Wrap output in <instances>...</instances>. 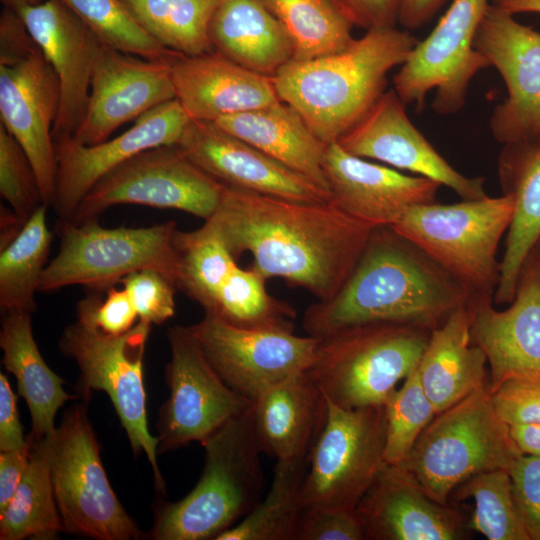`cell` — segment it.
Here are the masks:
<instances>
[{"label": "cell", "mask_w": 540, "mask_h": 540, "mask_svg": "<svg viewBox=\"0 0 540 540\" xmlns=\"http://www.w3.org/2000/svg\"><path fill=\"white\" fill-rule=\"evenodd\" d=\"M204 225L235 258L250 253L252 267L266 279H283L318 301L342 288L373 229L332 201H298L227 187Z\"/></svg>", "instance_id": "1"}, {"label": "cell", "mask_w": 540, "mask_h": 540, "mask_svg": "<svg viewBox=\"0 0 540 540\" xmlns=\"http://www.w3.org/2000/svg\"><path fill=\"white\" fill-rule=\"evenodd\" d=\"M472 296L452 274L392 227L373 228L350 276L303 316L307 335L323 338L367 324L434 330Z\"/></svg>", "instance_id": "2"}, {"label": "cell", "mask_w": 540, "mask_h": 540, "mask_svg": "<svg viewBox=\"0 0 540 540\" xmlns=\"http://www.w3.org/2000/svg\"><path fill=\"white\" fill-rule=\"evenodd\" d=\"M419 40L396 26L367 30L336 53L291 60L273 77L277 94L325 145L338 142L385 92L388 73Z\"/></svg>", "instance_id": "3"}, {"label": "cell", "mask_w": 540, "mask_h": 540, "mask_svg": "<svg viewBox=\"0 0 540 540\" xmlns=\"http://www.w3.org/2000/svg\"><path fill=\"white\" fill-rule=\"evenodd\" d=\"M202 446L205 462L199 481L181 500L157 508L152 539L216 540L244 519L265 494L251 406L223 424Z\"/></svg>", "instance_id": "4"}, {"label": "cell", "mask_w": 540, "mask_h": 540, "mask_svg": "<svg viewBox=\"0 0 540 540\" xmlns=\"http://www.w3.org/2000/svg\"><path fill=\"white\" fill-rule=\"evenodd\" d=\"M430 335L400 324L346 328L318 338L306 373L324 398L341 408L383 406L417 367Z\"/></svg>", "instance_id": "5"}, {"label": "cell", "mask_w": 540, "mask_h": 540, "mask_svg": "<svg viewBox=\"0 0 540 540\" xmlns=\"http://www.w3.org/2000/svg\"><path fill=\"white\" fill-rule=\"evenodd\" d=\"M521 451L497 415L489 386L436 414L420 434L405 469L435 502L447 505L471 476L509 470Z\"/></svg>", "instance_id": "6"}, {"label": "cell", "mask_w": 540, "mask_h": 540, "mask_svg": "<svg viewBox=\"0 0 540 540\" xmlns=\"http://www.w3.org/2000/svg\"><path fill=\"white\" fill-rule=\"evenodd\" d=\"M511 195L411 207L392 226L419 246L470 292L493 299L500 278L497 251L513 218Z\"/></svg>", "instance_id": "7"}, {"label": "cell", "mask_w": 540, "mask_h": 540, "mask_svg": "<svg viewBox=\"0 0 540 540\" xmlns=\"http://www.w3.org/2000/svg\"><path fill=\"white\" fill-rule=\"evenodd\" d=\"M175 221L149 227L105 228L98 220H58L59 250L41 276L39 291L82 285L94 293L114 287L130 273L150 268L176 286L178 255Z\"/></svg>", "instance_id": "8"}, {"label": "cell", "mask_w": 540, "mask_h": 540, "mask_svg": "<svg viewBox=\"0 0 540 540\" xmlns=\"http://www.w3.org/2000/svg\"><path fill=\"white\" fill-rule=\"evenodd\" d=\"M49 439L51 480L64 531L98 540L139 539L113 491L84 403L73 405Z\"/></svg>", "instance_id": "9"}, {"label": "cell", "mask_w": 540, "mask_h": 540, "mask_svg": "<svg viewBox=\"0 0 540 540\" xmlns=\"http://www.w3.org/2000/svg\"><path fill=\"white\" fill-rule=\"evenodd\" d=\"M151 324L139 320L129 331L113 336L79 320L67 326L59 349L80 369L78 391L87 401L94 391L105 392L119 416L135 454L144 452L156 487L165 492L157 455L158 438L148 429L143 357Z\"/></svg>", "instance_id": "10"}, {"label": "cell", "mask_w": 540, "mask_h": 540, "mask_svg": "<svg viewBox=\"0 0 540 540\" xmlns=\"http://www.w3.org/2000/svg\"><path fill=\"white\" fill-rule=\"evenodd\" d=\"M325 401L323 425L309 451L303 508L355 510L385 464V408L345 409Z\"/></svg>", "instance_id": "11"}, {"label": "cell", "mask_w": 540, "mask_h": 540, "mask_svg": "<svg viewBox=\"0 0 540 540\" xmlns=\"http://www.w3.org/2000/svg\"><path fill=\"white\" fill-rule=\"evenodd\" d=\"M223 189L178 145H162L136 154L103 176L69 221L98 220L120 204L176 209L207 220L216 211Z\"/></svg>", "instance_id": "12"}, {"label": "cell", "mask_w": 540, "mask_h": 540, "mask_svg": "<svg viewBox=\"0 0 540 540\" xmlns=\"http://www.w3.org/2000/svg\"><path fill=\"white\" fill-rule=\"evenodd\" d=\"M488 0H453L432 32L419 41L395 75L394 90L403 103L422 107L435 90L432 108L440 115L460 111L469 84L491 67L474 48V39Z\"/></svg>", "instance_id": "13"}, {"label": "cell", "mask_w": 540, "mask_h": 540, "mask_svg": "<svg viewBox=\"0 0 540 540\" xmlns=\"http://www.w3.org/2000/svg\"><path fill=\"white\" fill-rule=\"evenodd\" d=\"M167 338L171 359L165 376L170 396L159 413L158 453L192 442L202 445L252 404L221 379L188 326L170 327Z\"/></svg>", "instance_id": "14"}, {"label": "cell", "mask_w": 540, "mask_h": 540, "mask_svg": "<svg viewBox=\"0 0 540 540\" xmlns=\"http://www.w3.org/2000/svg\"><path fill=\"white\" fill-rule=\"evenodd\" d=\"M188 328L221 379L251 402L306 371L319 341L294 330L234 326L210 313Z\"/></svg>", "instance_id": "15"}, {"label": "cell", "mask_w": 540, "mask_h": 540, "mask_svg": "<svg viewBox=\"0 0 540 540\" xmlns=\"http://www.w3.org/2000/svg\"><path fill=\"white\" fill-rule=\"evenodd\" d=\"M474 48L500 73L507 97L494 107L490 130L502 144L540 141V33L489 4Z\"/></svg>", "instance_id": "16"}, {"label": "cell", "mask_w": 540, "mask_h": 540, "mask_svg": "<svg viewBox=\"0 0 540 540\" xmlns=\"http://www.w3.org/2000/svg\"><path fill=\"white\" fill-rule=\"evenodd\" d=\"M60 106L57 76L36 45L0 62L1 124L17 140L35 171L45 206L56 200L57 157L53 127Z\"/></svg>", "instance_id": "17"}, {"label": "cell", "mask_w": 540, "mask_h": 540, "mask_svg": "<svg viewBox=\"0 0 540 540\" xmlns=\"http://www.w3.org/2000/svg\"><path fill=\"white\" fill-rule=\"evenodd\" d=\"M471 343L480 347L489 366V388L514 378L540 380V255L534 247L521 267L513 300L504 310L493 299L475 298Z\"/></svg>", "instance_id": "18"}, {"label": "cell", "mask_w": 540, "mask_h": 540, "mask_svg": "<svg viewBox=\"0 0 540 540\" xmlns=\"http://www.w3.org/2000/svg\"><path fill=\"white\" fill-rule=\"evenodd\" d=\"M174 99L170 62L147 60L100 42L86 110L70 139L82 145L100 143L122 124Z\"/></svg>", "instance_id": "19"}, {"label": "cell", "mask_w": 540, "mask_h": 540, "mask_svg": "<svg viewBox=\"0 0 540 540\" xmlns=\"http://www.w3.org/2000/svg\"><path fill=\"white\" fill-rule=\"evenodd\" d=\"M190 120L181 103L174 99L146 112L113 139L93 145L78 144L70 138L55 143L54 208L59 220H71L88 191L131 157L154 147L177 145Z\"/></svg>", "instance_id": "20"}, {"label": "cell", "mask_w": 540, "mask_h": 540, "mask_svg": "<svg viewBox=\"0 0 540 540\" xmlns=\"http://www.w3.org/2000/svg\"><path fill=\"white\" fill-rule=\"evenodd\" d=\"M348 153L435 180L463 200L487 196L484 178L453 168L409 119L395 90L384 92L337 142Z\"/></svg>", "instance_id": "21"}, {"label": "cell", "mask_w": 540, "mask_h": 540, "mask_svg": "<svg viewBox=\"0 0 540 540\" xmlns=\"http://www.w3.org/2000/svg\"><path fill=\"white\" fill-rule=\"evenodd\" d=\"M177 145L224 187L298 201H331V195L310 179L214 122L191 119Z\"/></svg>", "instance_id": "22"}, {"label": "cell", "mask_w": 540, "mask_h": 540, "mask_svg": "<svg viewBox=\"0 0 540 540\" xmlns=\"http://www.w3.org/2000/svg\"><path fill=\"white\" fill-rule=\"evenodd\" d=\"M13 10L59 82L60 106L52 131L54 144L71 138L86 110L100 41L60 0L21 5Z\"/></svg>", "instance_id": "23"}, {"label": "cell", "mask_w": 540, "mask_h": 540, "mask_svg": "<svg viewBox=\"0 0 540 540\" xmlns=\"http://www.w3.org/2000/svg\"><path fill=\"white\" fill-rule=\"evenodd\" d=\"M323 169L331 201L371 228L392 227L411 207L435 202L442 186L354 156L337 142L326 145Z\"/></svg>", "instance_id": "24"}, {"label": "cell", "mask_w": 540, "mask_h": 540, "mask_svg": "<svg viewBox=\"0 0 540 540\" xmlns=\"http://www.w3.org/2000/svg\"><path fill=\"white\" fill-rule=\"evenodd\" d=\"M371 540H458L467 525L432 500L401 466L385 463L355 509Z\"/></svg>", "instance_id": "25"}, {"label": "cell", "mask_w": 540, "mask_h": 540, "mask_svg": "<svg viewBox=\"0 0 540 540\" xmlns=\"http://www.w3.org/2000/svg\"><path fill=\"white\" fill-rule=\"evenodd\" d=\"M176 99L191 119L215 120L280 100L273 79L247 69L217 51L178 54L170 61Z\"/></svg>", "instance_id": "26"}, {"label": "cell", "mask_w": 540, "mask_h": 540, "mask_svg": "<svg viewBox=\"0 0 540 540\" xmlns=\"http://www.w3.org/2000/svg\"><path fill=\"white\" fill-rule=\"evenodd\" d=\"M325 411V398L306 371L267 389L251 404L261 452L276 460L309 453Z\"/></svg>", "instance_id": "27"}, {"label": "cell", "mask_w": 540, "mask_h": 540, "mask_svg": "<svg viewBox=\"0 0 540 540\" xmlns=\"http://www.w3.org/2000/svg\"><path fill=\"white\" fill-rule=\"evenodd\" d=\"M498 172L503 194L514 199L493 297V302L501 305L513 300L521 267L540 236V141L505 144Z\"/></svg>", "instance_id": "28"}, {"label": "cell", "mask_w": 540, "mask_h": 540, "mask_svg": "<svg viewBox=\"0 0 540 540\" xmlns=\"http://www.w3.org/2000/svg\"><path fill=\"white\" fill-rule=\"evenodd\" d=\"M470 325L469 306L455 310L431 331L416 367L436 414L489 386L487 358L480 347L471 343Z\"/></svg>", "instance_id": "29"}, {"label": "cell", "mask_w": 540, "mask_h": 540, "mask_svg": "<svg viewBox=\"0 0 540 540\" xmlns=\"http://www.w3.org/2000/svg\"><path fill=\"white\" fill-rule=\"evenodd\" d=\"M214 123L329 192L323 169L326 145L300 114L282 100L221 117Z\"/></svg>", "instance_id": "30"}, {"label": "cell", "mask_w": 540, "mask_h": 540, "mask_svg": "<svg viewBox=\"0 0 540 540\" xmlns=\"http://www.w3.org/2000/svg\"><path fill=\"white\" fill-rule=\"evenodd\" d=\"M209 36L215 51L270 77L294 56L287 32L261 0H219Z\"/></svg>", "instance_id": "31"}, {"label": "cell", "mask_w": 540, "mask_h": 540, "mask_svg": "<svg viewBox=\"0 0 540 540\" xmlns=\"http://www.w3.org/2000/svg\"><path fill=\"white\" fill-rule=\"evenodd\" d=\"M0 346L3 365L17 379L19 394L25 399L31 419L32 433L46 437L56 427V413L73 398L63 389V379L46 364L32 332L31 313H3Z\"/></svg>", "instance_id": "32"}, {"label": "cell", "mask_w": 540, "mask_h": 540, "mask_svg": "<svg viewBox=\"0 0 540 540\" xmlns=\"http://www.w3.org/2000/svg\"><path fill=\"white\" fill-rule=\"evenodd\" d=\"M31 448L27 470L3 513L0 539H53L63 531L51 480L49 439L29 435Z\"/></svg>", "instance_id": "33"}, {"label": "cell", "mask_w": 540, "mask_h": 540, "mask_svg": "<svg viewBox=\"0 0 540 540\" xmlns=\"http://www.w3.org/2000/svg\"><path fill=\"white\" fill-rule=\"evenodd\" d=\"M308 456L276 460L269 490L244 519L216 540H295Z\"/></svg>", "instance_id": "34"}, {"label": "cell", "mask_w": 540, "mask_h": 540, "mask_svg": "<svg viewBox=\"0 0 540 540\" xmlns=\"http://www.w3.org/2000/svg\"><path fill=\"white\" fill-rule=\"evenodd\" d=\"M47 206L42 205L20 233L0 253V307L3 313H33L35 294L48 264L53 235L47 226Z\"/></svg>", "instance_id": "35"}, {"label": "cell", "mask_w": 540, "mask_h": 540, "mask_svg": "<svg viewBox=\"0 0 540 540\" xmlns=\"http://www.w3.org/2000/svg\"><path fill=\"white\" fill-rule=\"evenodd\" d=\"M161 45L185 56L214 51L209 27L219 0H122Z\"/></svg>", "instance_id": "36"}, {"label": "cell", "mask_w": 540, "mask_h": 540, "mask_svg": "<svg viewBox=\"0 0 540 540\" xmlns=\"http://www.w3.org/2000/svg\"><path fill=\"white\" fill-rule=\"evenodd\" d=\"M287 32L292 60H309L353 43V24L332 0H261Z\"/></svg>", "instance_id": "37"}, {"label": "cell", "mask_w": 540, "mask_h": 540, "mask_svg": "<svg viewBox=\"0 0 540 540\" xmlns=\"http://www.w3.org/2000/svg\"><path fill=\"white\" fill-rule=\"evenodd\" d=\"M178 255L176 288L210 311L218 293L237 265L220 237L204 224L193 231L176 230L173 238Z\"/></svg>", "instance_id": "38"}, {"label": "cell", "mask_w": 540, "mask_h": 540, "mask_svg": "<svg viewBox=\"0 0 540 540\" xmlns=\"http://www.w3.org/2000/svg\"><path fill=\"white\" fill-rule=\"evenodd\" d=\"M266 280L255 268L236 265L205 313L242 328L294 330L295 310L267 292Z\"/></svg>", "instance_id": "39"}, {"label": "cell", "mask_w": 540, "mask_h": 540, "mask_svg": "<svg viewBox=\"0 0 540 540\" xmlns=\"http://www.w3.org/2000/svg\"><path fill=\"white\" fill-rule=\"evenodd\" d=\"M457 488L460 499L474 500L468 529L488 540H530L514 499L508 470L494 469L475 474Z\"/></svg>", "instance_id": "40"}, {"label": "cell", "mask_w": 540, "mask_h": 540, "mask_svg": "<svg viewBox=\"0 0 540 540\" xmlns=\"http://www.w3.org/2000/svg\"><path fill=\"white\" fill-rule=\"evenodd\" d=\"M103 44L151 61L170 62L177 53L154 39L122 0H60Z\"/></svg>", "instance_id": "41"}, {"label": "cell", "mask_w": 540, "mask_h": 540, "mask_svg": "<svg viewBox=\"0 0 540 540\" xmlns=\"http://www.w3.org/2000/svg\"><path fill=\"white\" fill-rule=\"evenodd\" d=\"M385 463L401 465L422 431L436 415L415 368L384 404Z\"/></svg>", "instance_id": "42"}, {"label": "cell", "mask_w": 540, "mask_h": 540, "mask_svg": "<svg viewBox=\"0 0 540 540\" xmlns=\"http://www.w3.org/2000/svg\"><path fill=\"white\" fill-rule=\"evenodd\" d=\"M0 193L24 225L42 206L41 189L25 151L0 124Z\"/></svg>", "instance_id": "43"}, {"label": "cell", "mask_w": 540, "mask_h": 540, "mask_svg": "<svg viewBox=\"0 0 540 540\" xmlns=\"http://www.w3.org/2000/svg\"><path fill=\"white\" fill-rule=\"evenodd\" d=\"M120 283L130 296L139 320L162 324L175 314V284L155 269H142L125 276Z\"/></svg>", "instance_id": "44"}, {"label": "cell", "mask_w": 540, "mask_h": 540, "mask_svg": "<svg viewBox=\"0 0 540 540\" xmlns=\"http://www.w3.org/2000/svg\"><path fill=\"white\" fill-rule=\"evenodd\" d=\"M77 320L108 335L129 331L138 317L136 308L124 288L111 287L105 298L93 293L77 304Z\"/></svg>", "instance_id": "45"}, {"label": "cell", "mask_w": 540, "mask_h": 540, "mask_svg": "<svg viewBox=\"0 0 540 540\" xmlns=\"http://www.w3.org/2000/svg\"><path fill=\"white\" fill-rule=\"evenodd\" d=\"M491 396L497 415L508 426L540 425V380L509 379Z\"/></svg>", "instance_id": "46"}, {"label": "cell", "mask_w": 540, "mask_h": 540, "mask_svg": "<svg viewBox=\"0 0 540 540\" xmlns=\"http://www.w3.org/2000/svg\"><path fill=\"white\" fill-rule=\"evenodd\" d=\"M355 510L306 507L301 513L295 540H364Z\"/></svg>", "instance_id": "47"}, {"label": "cell", "mask_w": 540, "mask_h": 540, "mask_svg": "<svg viewBox=\"0 0 540 540\" xmlns=\"http://www.w3.org/2000/svg\"><path fill=\"white\" fill-rule=\"evenodd\" d=\"M508 471L514 499L530 540H540V456L521 454Z\"/></svg>", "instance_id": "48"}, {"label": "cell", "mask_w": 540, "mask_h": 540, "mask_svg": "<svg viewBox=\"0 0 540 540\" xmlns=\"http://www.w3.org/2000/svg\"><path fill=\"white\" fill-rule=\"evenodd\" d=\"M354 26L366 30L395 26L402 0H332Z\"/></svg>", "instance_id": "49"}, {"label": "cell", "mask_w": 540, "mask_h": 540, "mask_svg": "<svg viewBox=\"0 0 540 540\" xmlns=\"http://www.w3.org/2000/svg\"><path fill=\"white\" fill-rule=\"evenodd\" d=\"M29 436L24 446L0 453V514L12 500L30 460Z\"/></svg>", "instance_id": "50"}, {"label": "cell", "mask_w": 540, "mask_h": 540, "mask_svg": "<svg viewBox=\"0 0 540 540\" xmlns=\"http://www.w3.org/2000/svg\"><path fill=\"white\" fill-rule=\"evenodd\" d=\"M26 442L17 410L16 396L7 377L0 373V451L20 448Z\"/></svg>", "instance_id": "51"}, {"label": "cell", "mask_w": 540, "mask_h": 540, "mask_svg": "<svg viewBox=\"0 0 540 540\" xmlns=\"http://www.w3.org/2000/svg\"><path fill=\"white\" fill-rule=\"evenodd\" d=\"M445 0H402L398 22L406 29H418L434 17Z\"/></svg>", "instance_id": "52"}, {"label": "cell", "mask_w": 540, "mask_h": 540, "mask_svg": "<svg viewBox=\"0 0 540 540\" xmlns=\"http://www.w3.org/2000/svg\"><path fill=\"white\" fill-rule=\"evenodd\" d=\"M509 430L521 453L540 456V425H513Z\"/></svg>", "instance_id": "53"}, {"label": "cell", "mask_w": 540, "mask_h": 540, "mask_svg": "<svg viewBox=\"0 0 540 540\" xmlns=\"http://www.w3.org/2000/svg\"><path fill=\"white\" fill-rule=\"evenodd\" d=\"M23 226L12 209L1 206V249L16 238Z\"/></svg>", "instance_id": "54"}, {"label": "cell", "mask_w": 540, "mask_h": 540, "mask_svg": "<svg viewBox=\"0 0 540 540\" xmlns=\"http://www.w3.org/2000/svg\"><path fill=\"white\" fill-rule=\"evenodd\" d=\"M492 2L513 15L517 13H540V0H492Z\"/></svg>", "instance_id": "55"}, {"label": "cell", "mask_w": 540, "mask_h": 540, "mask_svg": "<svg viewBox=\"0 0 540 540\" xmlns=\"http://www.w3.org/2000/svg\"><path fill=\"white\" fill-rule=\"evenodd\" d=\"M2 2L5 4L7 8L14 9L21 5L37 4L40 2V0H2Z\"/></svg>", "instance_id": "56"}, {"label": "cell", "mask_w": 540, "mask_h": 540, "mask_svg": "<svg viewBox=\"0 0 540 540\" xmlns=\"http://www.w3.org/2000/svg\"><path fill=\"white\" fill-rule=\"evenodd\" d=\"M536 248V250L538 251L539 255H540V236L534 246Z\"/></svg>", "instance_id": "57"}]
</instances>
